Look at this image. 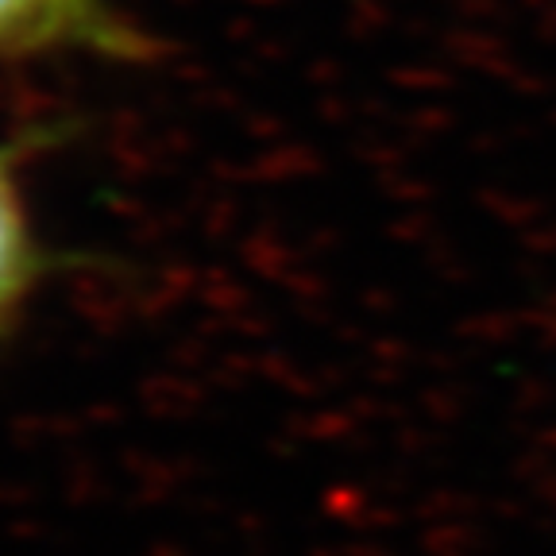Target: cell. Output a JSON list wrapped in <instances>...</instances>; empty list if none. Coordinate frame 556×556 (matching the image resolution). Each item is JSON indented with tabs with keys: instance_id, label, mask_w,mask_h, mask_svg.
<instances>
[{
	"instance_id": "obj_1",
	"label": "cell",
	"mask_w": 556,
	"mask_h": 556,
	"mask_svg": "<svg viewBox=\"0 0 556 556\" xmlns=\"http://www.w3.org/2000/svg\"><path fill=\"white\" fill-rule=\"evenodd\" d=\"M27 54L136 62L148 59L151 43L109 0H0V59Z\"/></svg>"
},
{
	"instance_id": "obj_2",
	"label": "cell",
	"mask_w": 556,
	"mask_h": 556,
	"mask_svg": "<svg viewBox=\"0 0 556 556\" xmlns=\"http://www.w3.org/2000/svg\"><path fill=\"white\" fill-rule=\"evenodd\" d=\"M54 270L59 260L43 240L24 178L9 151H0V340L27 321Z\"/></svg>"
}]
</instances>
